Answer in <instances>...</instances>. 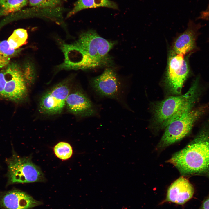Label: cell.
<instances>
[{
  "instance_id": "6da1fadb",
  "label": "cell",
  "mask_w": 209,
  "mask_h": 209,
  "mask_svg": "<svg viewBox=\"0 0 209 209\" xmlns=\"http://www.w3.org/2000/svg\"><path fill=\"white\" fill-rule=\"evenodd\" d=\"M167 162L175 166L183 175L209 172V128H204Z\"/></svg>"
},
{
  "instance_id": "7a4b0ae2",
  "label": "cell",
  "mask_w": 209,
  "mask_h": 209,
  "mask_svg": "<svg viewBox=\"0 0 209 209\" xmlns=\"http://www.w3.org/2000/svg\"><path fill=\"white\" fill-rule=\"evenodd\" d=\"M199 77L183 95L170 96L156 102L152 109V120L157 129L166 127L168 121L179 110L186 107H193L201 93Z\"/></svg>"
},
{
  "instance_id": "3957f363",
  "label": "cell",
  "mask_w": 209,
  "mask_h": 209,
  "mask_svg": "<svg viewBox=\"0 0 209 209\" xmlns=\"http://www.w3.org/2000/svg\"><path fill=\"white\" fill-rule=\"evenodd\" d=\"M207 105L199 106L170 122L165 128L158 147L163 148L182 139L190 131L194 123L206 111Z\"/></svg>"
},
{
  "instance_id": "277c9868",
  "label": "cell",
  "mask_w": 209,
  "mask_h": 209,
  "mask_svg": "<svg viewBox=\"0 0 209 209\" xmlns=\"http://www.w3.org/2000/svg\"><path fill=\"white\" fill-rule=\"evenodd\" d=\"M73 43L100 66L107 65L111 62L108 53L116 44L102 37L93 30L82 33Z\"/></svg>"
},
{
  "instance_id": "5b68a950",
  "label": "cell",
  "mask_w": 209,
  "mask_h": 209,
  "mask_svg": "<svg viewBox=\"0 0 209 209\" xmlns=\"http://www.w3.org/2000/svg\"><path fill=\"white\" fill-rule=\"evenodd\" d=\"M7 162L9 184L44 181L43 173L30 157H22L14 154Z\"/></svg>"
},
{
  "instance_id": "8992f818",
  "label": "cell",
  "mask_w": 209,
  "mask_h": 209,
  "mask_svg": "<svg viewBox=\"0 0 209 209\" xmlns=\"http://www.w3.org/2000/svg\"><path fill=\"white\" fill-rule=\"evenodd\" d=\"M72 77L65 79L45 92L40 99L39 111L48 115L61 113L65 107L67 98L72 89Z\"/></svg>"
},
{
  "instance_id": "52a82bcc",
  "label": "cell",
  "mask_w": 209,
  "mask_h": 209,
  "mask_svg": "<svg viewBox=\"0 0 209 209\" xmlns=\"http://www.w3.org/2000/svg\"><path fill=\"white\" fill-rule=\"evenodd\" d=\"M189 70L184 55L172 51L168 58L164 80L165 88L170 93L175 96L181 95Z\"/></svg>"
},
{
  "instance_id": "ba28073f",
  "label": "cell",
  "mask_w": 209,
  "mask_h": 209,
  "mask_svg": "<svg viewBox=\"0 0 209 209\" xmlns=\"http://www.w3.org/2000/svg\"><path fill=\"white\" fill-rule=\"evenodd\" d=\"M6 83L1 98L16 103L26 98L28 85L22 69L16 63L9 64L5 69Z\"/></svg>"
},
{
  "instance_id": "9c48e42d",
  "label": "cell",
  "mask_w": 209,
  "mask_h": 209,
  "mask_svg": "<svg viewBox=\"0 0 209 209\" xmlns=\"http://www.w3.org/2000/svg\"><path fill=\"white\" fill-rule=\"evenodd\" d=\"M90 86L95 93L104 98L122 100L123 86L116 72L107 68L100 75L94 77L90 82Z\"/></svg>"
},
{
  "instance_id": "30bf717a",
  "label": "cell",
  "mask_w": 209,
  "mask_h": 209,
  "mask_svg": "<svg viewBox=\"0 0 209 209\" xmlns=\"http://www.w3.org/2000/svg\"><path fill=\"white\" fill-rule=\"evenodd\" d=\"M57 42L64 56L63 62L57 66V70H84L100 66L73 43L68 44L60 39Z\"/></svg>"
},
{
  "instance_id": "8fae6325",
  "label": "cell",
  "mask_w": 209,
  "mask_h": 209,
  "mask_svg": "<svg viewBox=\"0 0 209 209\" xmlns=\"http://www.w3.org/2000/svg\"><path fill=\"white\" fill-rule=\"evenodd\" d=\"M65 107L69 113L81 118L93 116L98 113L95 105L79 86L72 89L67 98Z\"/></svg>"
},
{
  "instance_id": "7c38bea8",
  "label": "cell",
  "mask_w": 209,
  "mask_h": 209,
  "mask_svg": "<svg viewBox=\"0 0 209 209\" xmlns=\"http://www.w3.org/2000/svg\"><path fill=\"white\" fill-rule=\"evenodd\" d=\"M42 203L19 190L14 189L0 194L1 209H30Z\"/></svg>"
},
{
  "instance_id": "4fadbf2b",
  "label": "cell",
  "mask_w": 209,
  "mask_h": 209,
  "mask_svg": "<svg viewBox=\"0 0 209 209\" xmlns=\"http://www.w3.org/2000/svg\"><path fill=\"white\" fill-rule=\"evenodd\" d=\"M194 191L193 186L188 180L181 177L169 186L165 198L162 203L171 202L183 205L192 198Z\"/></svg>"
},
{
  "instance_id": "5bb4252c",
  "label": "cell",
  "mask_w": 209,
  "mask_h": 209,
  "mask_svg": "<svg viewBox=\"0 0 209 209\" xmlns=\"http://www.w3.org/2000/svg\"><path fill=\"white\" fill-rule=\"evenodd\" d=\"M195 38V32L193 29L188 28L175 41L172 51L184 55L194 48Z\"/></svg>"
},
{
  "instance_id": "9a60e30c",
  "label": "cell",
  "mask_w": 209,
  "mask_h": 209,
  "mask_svg": "<svg viewBox=\"0 0 209 209\" xmlns=\"http://www.w3.org/2000/svg\"><path fill=\"white\" fill-rule=\"evenodd\" d=\"M100 7L118 9L117 4L110 0H78L72 9L68 13L66 17H69L83 9Z\"/></svg>"
},
{
  "instance_id": "2e32d148",
  "label": "cell",
  "mask_w": 209,
  "mask_h": 209,
  "mask_svg": "<svg viewBox=\"0 0 209 209\" xmlns=\"http://www.w3.org/2000/svg\"><path fill=\"white\" fill-rule=\"evenodd\" d=\"M22 48L12 49L10 47L7 40L0 41V69L6 67L12 59L18 55Z\"/></svg>"
},
{
  "instance_id": "e0dca14e",
  "label": "cell",
  "mask_w": 209,
  "mask_h": 209,
  "mask_svg": "<svg viewBox=\"0 0 209 209\" xmlns=\"http://www.w3.org/2000/svg\"><path fill=\"white\" fill-rule=\"evenodd\" d=\"M28 0H0V17L19 11L26 6Z\"/></svg>"
},
{
  "instance_id": "ac0fdd59",
  "label": "cell",
  "mask_w": 209,
  "mask_h": 209,
  "mask_svg": "<svg viewBox=\"0 0 209 209\" xmlns=\"http://www.w3.org/2000/svg\"><path fill=\"white\" fill-rule=\"evenodd\" d=\"M28 34L27 30L23 28L15 30L7 41L10 47L17 49L27 42Z\"/></svg>"
},
{
  "instance_id": "d6986e66",
  "label": "cell",
  "mask_w": 209,
  "mask_h": 209,
  "mask_svg": "<svg viewBox=\"0 0 209 209\" xmlns=\"http://www.w3.org/2000/svg\"><path fill=\"white\" fill-rule=\"evenodd\" d=\"M54 153L59 158L66 160L71 157L72 153V148L70 145L67 143L60 142L54 147Z\"/></svg>"
},
{
  "instance_id": "ffe728a7",
  "label": "cell",
  "mask_w": 209,
  "mask_h": 209,
  "mask_svg": "<svg viewBox=\"0 0 209 209\" xmlns=\"http://www.w3.org/2000/svg\"><path fill=\"white\" fill-rule=\"evenodd\" d=\"M22 70L28 86L32 85L35 82L36 75L35 67L33 62L30 61L25 62Z\"/></svg>"
},
{
  "instance_id": "44dd1931",
  "label": "cell",
  "mask_w": 209,
  "mask_h": 209,
  "mask_svg": "<svg viewBox=\"0 0 209 209\" xmlns=\"http://www.w3.org/2000/svg\"><path fill=\"white\" fill-rule=\"evenodd\" d=\"M64 0H28L30 5L41 8H52L61 5Z\"/></svg>"
},
{
  "instance_id": "7402d4cb",
  "label": "cell",
  "mask_w": 209,
  "mask_h": 209,
  "mask_svg": "<svg viewBox=\"0 0 209 209\" xmlns=\"http://www.w3.org/2000/svg\"><path fill=\"white\" fill-rule=\"evenodd\" d=\"M6 83V78L5 69L0 71V97L2 94L5 84Z\"/></svg>"
},
{
  "instance_id": "603a6c76",
  "label": "cell",
  "mask_w": 209,
  "mask_h": 209,
  "mask_svg": "<svg viewBox=\"0 0 209 209\" xmlns=\"http://www.w3.org/2000/svg\"><path fill=\"white\" fill-rule=\"evenodd\" d=\"M199 209H209V195L205 198Z\"/></svg>"
}]
</instances>
